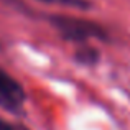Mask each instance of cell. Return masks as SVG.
<instances>
[{
	"label": "cell",
	"mask_w": 130,
	"mask_h": 130,
	"mask_svg": "<svg viewBox=\"0 0 130 130\" xmlns=\"http://www.w3.org/2000/svg\"><path fill=\"white\" fill-rule=\"evenodd\" d=\"M50 22L59 31V35L63 38L69 40V41L84 43L87 40H102V41H105L109 38L104 26L86 18L71 17V15H54V17H50Z\"/></svg>",
	"instance_id": "cell-1"
},
{
	"label": "cell",
	"mask_w": 130,
	"mask_h": 130,
	"mask_svg": "<svg viewBox=\"0 0 130 130\" xmlns=\"http://www.w3.org/2000/svg\"><path fill=\"white\" fill-rule=\"evenodd\" d=\"M25 102V91L22 84L13 79L7 71L0 69V107L7 110H18Z\"/></svg>",
	"instance_id": "cell-2"
},
{
	"label": "cell",
	"mask_w": 130,
	"mask_h": 130,
	"mask_svg": "<svg viewBox=\"0 0 130 130\" xmlns=\"http://www.w3.org/2000/svg\"><path fill=\"white\" fill-rule=\"evenodd\" d=\"M76 61L81 64H95L99 61V51L91 46H81L76 51Z\"/></svg>",
	"instance_id": "cell-3"
},
{
	"label": "cell",
	"mask_w": 130,
	"mask_h": 130,
	"mask_svg": "<svg viewBox=\"0 0 130 130\" xmlns=\"http://www.w3.org/2000/svg\"><path fill=\"white\" fill-rule=\"evenodd\" d=\"M0 130H18L15 127V125H12L10 122L3 120V119H0Z\"/></svg>",
	"instance_id": "cell-4"
},
{
	"label": "cell",
	"mask_w": 130,
	"mask_h": 130,
	"mask_svg": "<svg viewBox=\"0 0 130 130\" xmlns=\"http://www.w3.org/2000/svg\"><path fill=\"white\" fill-rule=\"evenodd\" d=\"M41 2H56V0H41ZM58 2H61V0H58Z\"/></svg>",
	"instance_id": "cell-5"
}]
</instances>
